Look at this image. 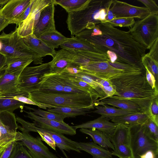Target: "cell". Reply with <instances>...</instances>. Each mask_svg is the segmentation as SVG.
<instances>
[{"label": "cell", "mask_w": 158, "mask_h": 158, "mask_svg": "<svg viewBox=\"0 0 158 158\" xmlns=\"http://www.w3.org/2000/svg\"><path fill=\"white\" fill-rule=\"evenodd\" d=\"M10 24V22L4 18L0 14V33Z\"/></svg>", "instance_id": "db71d44e"}, {"label": "cell", "mask_w": 158, "mask_h": 158, "mask_svg": "<svg viewBox=\"0 0 158 158\" xmlns=\"http://www.w3.org/2000/svg\"><path fill=\"white\" fill-rule=\"evenodd\" d=\"M9 0H0V6H2L5 5Z\"/></svg>", "instance_id": "91938a15"}, {"label": "cell", "mask_w": 158, "mask_h": 158, "mask_svg": "<svg viewBox=\"0 0 158 158\" xmlns=\"http://www.w3.org/2000/svg\"></svg>", "instance_id": "03108f58"}, {"label": "cell", "mask_w": 158, "mask_h": 158, "mask_svg": "<svg viewBox=\"0 0 158 158\" xmlns=\"http://www.w3.org/2000/svg\"><path fill=\"white\" fill-rule=\"evenodd\" d=\"M107 118L113 123L129 126L143 124L149 117L146 113H132L124 116Z\"/></svg>", "instance_id": "603a6c76"}, {"label": "cell", "mask_w": 158, "mask_h": 158, "mask_svg": "<svg viewBox=\"0 0 158 158\" xmlns=\"http://www.w3.org/2000/svg\"></svg>", "instance_id": "003e7915"}, {"label": "cell", "mask_w": 158, "mask_h": 158, "mask_svg": "<svg viewBox=\"0 0 158 158\" xmlns=\"http://www.w3.org/2000/svg\"><path fill=\"white\" fill-rule=\"evenodd\" d=\"M61 158H64L62 156H60Z\"/></svg>", "instance_id": "6125c7cd"}, {"label": "cell", "mask_w": 158, "mask_h": 158, "mask_svg": "<svg viewBox=\"0 0 158 158\" xmlns=\"http://www.w3.org/2000/svg\"><path fill=\"white\" fill-rule=\"evenodd\" d=\"M22 38L25 44L41 57L47 56L54 57L56 52L55 49L49 47L33 33Z\"/></svg>", "instance_id": "d6986e66"}, {"label": "cell", "mask_w": 158, "mask_h": 158, "mask_svg": "<svg viewBox=\"0 0 158 158\" xmlns=\"http://www.w3.org/2000/svg\"><path fill=\"white\" fill-rule=\"evenodd\" d=\"M56 52L63 58L81 66L91 62L110 61L106 54L98 52L83 50L69 51L62 49Z\"/></svg>", "instance_id": "4fadbf2b"}, {"label": "cell", "mask_w": 158, "mask_h": 158, "mask_svg": "<svg viewBox=\"0 0 158 158\" xmlns=\"http://www.w3.org/2000/svg\"><path fill=\"white\" fill-rule=\"evenodd\" d=\"M78 148L90 154L92 158H113L111 152L94 142H77Z\"/></svg>", "instance_id": "7402d4cb"}, {"label": "cell", "mask_w": 158, "mask_h": 158, "mask_svg": "<svg viewBox=\"0 0 158 158\" xmlns=\"http://www.w3.org/2000/svg\"><path fill=\"white\" fill-rule=\"evenodd\" d=\"M147 53L158 61V39L156 40Z\"/></svg>", "instance_id": "681fc988"}, {"label": "cell", "mask_w": 158, "mask_h": 158, "mask_svg": "<svg viewBox=\"0 0 158 158\" xmlns=\"http://www.w3.org/2000/svg\"><path fill=\"white\" fill-rule=\"evenodd\" d=\"M114 149L112 152V155L119 158H133L129 145L125 144H120L114 146Z\"/></svg>", "instance_id": "f35d334b"}, {"label": "cell", "mask_w": 158, "mask_h": 158, "mask_svg": "<svg viewBox=\"0 0 158 158\" xmlns=\"http://www.w3.org/2000/svg\"><path fill=\"white\" fill-rule=\"evenodd\" d=\"M141 60L143 65H146L154 76L156 80V85L158 87V61L147 53L142 57Z\"/></svg>", "instance_id": "74e56055"}, {"label": "cell", "mask_w": 158, "mask_h": 158, "mask_svg": "<svg viewBox=\"0 0 158 158\" xmlns=\"http://www.w3.org/2000/svg\"><path fill=\"white\" fill-rule=\"evenodd\" d=\"M33 60L28 57H17L7 59V64L3 68L6 73L23 71L31 62Z\"/></svg>", "instance_id": "f546056e"}, {"label": "cell", "mask_w": 158, "mask_h": 158, "mask_svg": "<svg viewBox=\"0 0 158 158\" xmlns=\"http://www.w3.org/2000/svg\"><path fill=\"white\" fill-rule=\"evenodd\" d=\"M14 96L12 95L0 96V112L7 111L13 113L19 108L23 111L25 104L14 99Z\"/></svg>", "instance_id": "1f68e13d"}, {"label": "cell", "mask_w": 158, "mask_h": 158, "mask_svg": "<svg viewBox=\"0 0 158 158\" xmlns=\"http://www.w3.org/2000/svg\"><path fill=\"white\" fill-rule=\"evenodd\" d=\"M100 87L106 95V97L105 98L111 97L114 95L115 93V89L112 84L109 86H100Z\"/></svg>", "instance_id": "816d5d0a"}, {"label": "cell", "mask_w": 158, "mask_h": 158, "mask_svg": "<svg viewBox=\"0 0 158 158\" xmlns=\"http://www.w3.org/2000/svg\"><path fill=\"white\" fill-rule=\"evenodd\" d=\"M80 131L89 135L94 142L104 149L110 148L114 150V147L110 141L108 135L99 130L94 129L80 128Z\"/></svg>", "instance_id": "cb8c5ba5"}, {"label": "cell", "mask_w": 158, "mask_h": 158, "mask_svg": "<svg viewBox=\"0 0 158 158\" xmlns=\"http://www.w3.org/2000/svg\"><path fill=\"white\" fill-rule=\"evenodd\" d=\"M145 69V76L147 81L148 84L153 89L158 90V87L156 85L155 79L148 69L146 65H143Z\"/></svg>", "instance_id": "c3c4849f"}, {"label": "cell", "mask_w": 158, "mask_h": 158, "mask_svg": "<svg viewBox=\"0 0 158 158\" xmlns=\"http://www.w3.org/2000/svg\"><path fill=\"white\" fill-rule=\"evenodd\" d=\"M17 141L14 140L6 148L0 158H9Z\"/></svg>", "instance_id": "f907efd6"}, {"label": "cell", "mask_w": 158, "mask_h": 158, "mask_svg": "<svg viewBox=\"0 0 158 158\" xmlns=\"http://www.w3.org/2000/svg\"><path fill=\"white\" fill-rule=\"evenodd\" d=\"M28 98L44 107L83 108L98 105L99 99L89 93H45L36 91L28 94Z\"/></svg>", "instance_id": "3957f363"}, {"label": "cell", "mask_w": 158, "mask_h": 158, "mask_svg": "<svg viewBox=\"0 0 158 158\" xmlns=\"http://www.w3.org/2000/svg\"><path fill=\"white\" fill-rule=\"evenodd\" d=\"M114 88V95L109 97L130 100L138 104L143 113L149 116L152 100L158 97V90L152 89L148 82L145 71L125 72L108 79Z\"/></svg>", "instance_id": "7a4b0ae2"}, {"label": "cell", "mask_w": 158, "mask_h": 158, "mask_svg": "<svg viewBox=\"0 0 158 158\" xmlns=\"http://www.w3.org/2000/svg\"><path fill=\"white\" fill-rule=\"evenodd\" d=\"M45 93H81V89L68 84L59 74L48 73L36 86L35 91Z\"/></svg>", "instance_id": "9c48e42d"}, {"label": "cell", "mask_w": 158, "mask_h": 158, "mask_svg": "<svg viewBox=\"0 0 158 158\" xmlns=\"http://www.w3.org/2000/svg\"><path fill=\"white\" fill-rule=\"evenodd\" d=\"M144 124L149 136L152 139L158 142V125L150 118Z\"/></svg>", "instance_id": "b9f144b4"}, {"label": "cell", "mask_w": 158, "mask_h": 158, "mask_svg": "<svg viewBox=\"0 0 158 158\" xmlns=\"http://www.w3.org/2000/svg\"><path fill=\"white\" fill-rule=\"evenodd\" d=\"M156 158H158V156H157Z\"/></svg>", "instance_id": "be15d7a7"}, {"label": "cell", "mask_w": 158, "mask_h": 158, "mask_svg": "<svg viewBox=\"0 0 158 158\" xmlns=\"http://www.w3.org/2000/svg\"><path fill=\"white\" fill-rule=\"evenodd\" d=\"M9 158H33L26 148L17 141Z\"/></svg>", "instance_id": "ab89813d"}, {"label": "cell", "mask_w": 158, "mask_h": 158, "mask_svg": "<svg viewBox=\"0 0 158 158\" xmlns=\"http://www.w3.org/2000/svg\"><path fill=\"white\" fill-rule=\"evenodd\" d=\"M70 61L61 56L56 51L54 57L50 62L51 73L59 74L68 66Z\"/></svg>", "instance_id": "d590c367"}, {"label": "cell", "mask_w": 158, "mask_h": 158, "mask_svg": "<svg viewBox=\"0 0 158 158\" xmlns=\"http://www.w3.org/2000/svg\"><path fill=\"white\" fill-rule=\"evenodd\" d=\"M91 0H53L55 5H58L68 13L85 9Z\"/></svg>", "instance_id": "f1b7e54d"}, {"label": "cell", "mask_w": 158, "mask_h": 158, "mask_svg": "<svg viewBox=\"0 0 158 158\" xmlns=\"http://www.w3.org/2000/svg\"><path fill=\"white\" fill-rule=\"evenodd\" d=\"M1 142H0V143Z\"/></svg>", "instance_id": "e7e4bbea"}, {"label": "cell", "mask_w": 158, "mask_h": 158, "mask_svg": "<svg viewBox=\"0 0 158 158\" xmlns=\"http://www.w3.org/2000/svg\"><path fill=\"white\" fill-rule=\"evenodd\" d=\"M110 140L114 146L120 144L129 145L128 126L118 124L114 132L108 135Z\"/></svg>", "instance_id": "83f0119b"}, {"label": "cell", "mask_w": 158, "mask_h": 158, "mask_svg": "<svg viewBox=\"0 0 158 158\" xmlns=\"http://www.w3.org/2000/svg\"><path fill=\"white\" fill-rule=\"evenodd\" d=\"M0 53L7 59L28 57L34 64H41L43 58L28 47L16 30L9 34L3 32L0 35Z\"/></svg>", "instance_id": "5b68a950"}, {"label": "cell", "mask_w": 158, "mask_h": 158, "mask_svg": "<svg viewBox=\"0 0 158 158\" xmlns=\"http://www.w3.org/2000/svg\"><path fill=\"white\" fill-rule=\"evenodd\" d=\"M38 38L54 49L58 48L68 38L56 30L43 34Z\"/></svg>", "instance_id": "4316f807"}, {"label": "cell", "mask_w": 158, "mask_h": 158, "mask_svg": "<svg viewBox=\"0 0 158 158\" xmlns=\"http://www.w3.org/2000/svg\"><path fill=\"white\" fill-rule=\"evenodd\" d=\"M15 140H11L5 141L0 143V158L6 148L13 141ZM16 141V140H15Z\"/></svg>", "instance_id": "6f0895ef"}, {"label": "cell", "mask_w": 158, "mask_h": 158, "mask_svg": "<svg viewBox=\"0 0 158 158\" xmlns=\"http://www.w3.org/2000/svg\"><path fill=\"white\" fill-rule=\"evenodd\" d=\"M94 80L100 86H107L111 85V82L108 79H100L94 77Z\"/></svg>", "instance_id": "f5cc1de1"}, {"label": "cell", "mask_w": 158, "mask_h": 158, "mask_svg": "<svg viewBox=\"0 0 158 158\" xmlns=\"http://www.w3.org/2000/svg\"><path fill=\"white\" fill-rule=\"evenodd\" d=\"M26 114L24 116L33 120V124L38 127L52 131L62 134L73 135L76 134V130L64 122L61 123L47 119L34 114L30 110H23Z\"/></svg>", "instance_id": "8fae6325"}, {"label": "cell", "mask_w": 158, "mask_h": 158, "mask_svg": "<svg viewBox=\"0 0 158 158\" xmlns=\"http://www.w3.org/2000/svg\"><path fill=\"white\" fill-rule=\"evenodd\" d=\"M22 71L10 73L4 71L0 77V96L22 95L28 97V94L20 92L17 88L18 79Z\"/></svg>", "instance_id": "e0dca14e"}, {"label": "cell", "mask_w": 158, "mask_h": 158, "mask_svg": "<svg viewBox=\"0 0 158 158\" xmlns=\"http://www.w3.org/2000/svg\"><path fill=\"white\" fill-rule=\"evenodd\" d=\"M109 64L113 67L117 69L122 70L125 72H134L143 70L139 68H138L129 64L120 63L115 61L112 63L108 61Z\"/></svg>", "instance_id": "ee69618b"}, {"label": "cell", "mask_w": 158, "mask_h": 158, "mask_svg": "<svg viewBox=\"0 0 158 158\" xmlns=\"http://www.w3.org/2000/svg\"><path fill=\"white\" fill-rule=\"evenodd\" d=\"M94 108V106L83 108L69 107H57L48 108L47 111L63 115L65 118L74 117L79 115H85Z\"/></svg>", "instance_id": "484cf974"}, {"label": "cell", "mask_w": 158, "mask_h": 158, "mask_svg": "<svg viewBox=\"0 0 158 158\" xmlns=\"http://www.w3.org/2000/svg\"><path fill=\"white\" fill-rule=\"evenodd\" d=\"M7 64V58L3 54L0 53V71L3 70L4 68Z\"/></svg>", "instance_id": "680465c9"}, {"label": "cell", "mask_w": 158, "mask_h": 158, "mask_svg": "<svg viewBox=\"0 0 158 158\" xmlns=\"http://www.w3.org/2000/svg\"><path fill=\"white\" fill-rule=\"evenodd\" d=\"M55 5L52 0L41 11L39 21L33 31V34L37 37L43 34L56 30L54 19Z\"/></svg>", "instance_id": "2e32d148"}, {"label": "cell", "mask_w": 158, "mask_h": 158, "mask_svg": "<svg viewBox=\"0 0 158 158\" xmlns=\"http://www.w3.org/2000/svg\"><path fill=\"white\" fill-rule=\"evenodd\" d=\"M102 106H96V110L93 112L101 115L102 117L109 118L124 116L132 113L123 110L120 108L106 106L103 104Z\"/></svg>", "instance_id": "d6a6232c"}, {"label": "cell", "mask_w": 158, "mask_h": 158, "mask_svg": "<svg viewBox=\"0 0 158 158\" xmlns=\"http://www.w3.org/2000/svg\"><path fill=\"white\" fill-rule=\"evenodd\" d=\"M158 154H156L153 151L151 150L146 152L139 156V158H156Z\"/></svg>", "instance_id": "9f6ffc18"}, {"label": "cell", "mask_w": 158, "mask_h": 158, "mask_svg": "<svg viewBox=\"0 0 158 158\" xmlns=\"http://www.w3.org/2000/svg\"><path fill=\"white\" fill-rule=\"evenodd\" d=\"M149 118L158 125V97L152 101L149 109Z\"/></svg>", "instance_id": "7bdbcfd3"}, {"label": "cell", "mask_w": 158, "mask_h": 158, "mask_svg": "<svg viewBox=\"0 0 158 158\" xmlns=\"http://www.w3.org/2000/svg\"><path fill=\"white\" fill-rule=\"evenodd\" d=\"M52 0H34L31 11L26 19L19 24L15 30L19 35L23 38L33 33L42 10Z\"/></svg>", "instance_id": "30bf717a"}, {"label": "cell", "mask_w": 158, "mask_h": 158, "mask_svg": "<svg viewBox=\"0 0 158 158\" xmlns=\"http://www.w3.org/2000/svg\"><path fill=\"white\" fill-rule=\"evenodd\" d=\"M128 31L135 41L150 49L158 39V15L150 14L135 21Z\"/></svg>", "instance_id": "8992f818"}, {"label": "cell", "mask_w": 158, "mask_h": 158, "mask_svg": "<svg viewBox=\"0 0 158 158\" xmlns=\"http://www.w3.org/2000/svg\"><path fill=\"white\" fill-rule=\"evenodd\" d=\"M18 142L27 148L33 158H59L50 151L39 136L35 137L29 132H22L21 139Z\"/></svg>", "instance_id": "7c38bea8"}, {"label": "cell", "mask_w": 158, "mask_h": 158, "mask_svg": "<svg viewBox=\"0 0 158 158\" xmlns=\"http://www.w3.org/2000/svg\"><path fill=\"white\" fill-rule=\"evenodd\" d=\"M5 71L4 70H2L0 71V77L3 74V73Z\"/></svg>", "instance_id": "94428289"}, {"label": "cell", "mask_w": 158, "mask_h": 158, "mask_svg": "<svg viewBox=\"0 0 158 158\" xmlns=\"http://www.w3.org/2000/svg\"><path fill=\"white\" fill-rule=\"evenodd\" d=\"M34 0H31L30 3L24 11L18 17L14 20L12 23L15 24L17 26L24 21L30 13Z\"/></svg>", "instance_id": "f6af8a7d"}, {"label": "cell", "mask_w": 158, "mask_h": 158, "mask_svg": "<svg viewBox=\"0 0 158 158\" xmlns=\"http://www.w3.org/2000/svg\"><path fill=\"white\" fill-rule=\"evenodd\" d=\"M129 146L133 158L151 150L158 154V142L152 139L147 133L144 123L128 126Z\"/></svg>", "instance_id": "52a82bcc"}, {"label": "cell", "mask_w": 158, "mask_h": 158, "mask_svg": "<svg viewBox=\"0 0 158 158\" xmlns=\"http://www.w3.org/2000/svg\"><path fill=\"white\" fill-rule=\"evenodd\" d=\"M144 4L150 14L158 15V6L155 1L152 0H138Z\"/></svg>", "instance_id": "bcb514c9"}, {"label": "cell", "mask_w": 158, "mask_h": 158, "mask_svg": "<svg viewBox=\"0 0 158 158\" xmlns=\"http://www.w3.org/2000/svg\"><path fill=\"white\" fill-rule=\"evenodd\" d=\"M106 55L110 62L113 63L117 61V56L114 52L111 51H107L106 52Z\"/></svg>", "instance_id": "11a10c76"}, {"label": "cell", "mask_w": 158, "mask_h": 158, "mask_svg": "<svg viewBox=\"0 0 158 158\" xmlns=\"http://www.w3.org/2000/svg\"><path fill=\"white\" fill-rule=\"evenodd\" d=\"M110 10L116 18H135L141 19L150 14L145 7L135 6L117 0H112Z\"/></svg>", "instance_id": "5bb4252c"}, {"label": "cell", "mask_w": 158, "mask_h": 158, "mask_svg": "<svg viewBox=\"0 0 158 158\" xmlns=\"http://www.w3.org/2000/svg\"><path fill=\"white\" fill-rule=\"evenodd\" d=\"M59 74L66 82L70 85L88 92L99 98V100L102 98L100 94L94 89L85 82L74 78Z\"/></svg>", "instance_id": "836d02e7"}, {"label": "cell", "mask_w": 158, "mask_h": 158, "mask_svg": "<svg viewBox=\"0 0 158 158\" xmlns=\"http://www.w3.org/2000/svg\"><path fill=\"white\" fill-rule=\"evenodd\" d=\"M80 69L88 74L97 78L108 79L110 77L124 72L115 69L108 61L91 62Z\"/></svg>", "instance_id": "9a60e30c"}, {"label": "cell", "mask_w": 158, "mask_h": 158, "mask_svg": "<svg viewBox=\"0 0 158 158\" xmlns=\"http://www.w3.org/2000/svg\"><path fill=\"white\" fill-rule=\"evenodd\" d=\"M97 25L102 32L101 35H91L85 29L75 37L90 44L98 52L106 55L107 51L114 52L117 62L145 70L141 59L146 49L134 40L128 31L118 29L107 23Z\"/></svg>", "instance_id": "6da1fadb"}, {"label": "cell", "mask_w": 158, "mask_h": 158, "mask_svg": "<svg viewBox=\"0 0 158 158\" xmlns=\"http://www.w3.org/2000/svg\"><path fill=\"white\" fill-rule=\"evenodd\" d=\"M50 62L25 68L18 79V90L28 94L35 91V87L42 80L45 74L50 73Z\"/></svg>", "instance_id": "ba28073f"}, {"label": "cell", "mask_w": 158, "mask_h": 158, "mask_svg": "<svg viewBox=\"0 0 158 158\" xmlns=\"http://www.w3.org/2000/svg\"><path fill=\"white\" fill-rule=\"evenodd\" d=\"M103 104L110 105L132 113H143L138 104L130 100L107 97L98 101V105Z\"/></svg>", "instance_id": "44dd1931"}, {"label": "cell", "mask_w": 158, "mask_h": 158, "mask_svg": "<svg viewBox=\"0 0 158 158\" xmlns=\"http://www.w3.org/2000/svg\"><path fill=\"white\" fill-rule=\"evenodd\" d=\"M14 99L23 102L24 104L36 106L45 109L43 106L41 104H38L28 97L20 95L13 97Z\"/></svg>", "instance_id": "7dc6e473"}, {"label": "cell", "mask_w": 158, "mask_h": 158, "mask_svg": "<svg viewBox=\"0 0 158 158\" xmlns=\"http://www.w3.org/2000/svg\"><path fill=\"white\" fill-rule=\"evenodd\" d=\"M24 107L27 110H32L34 114L42 118L61 123L64 122V120L65 118L62 115L44 110L40 109L32 108L24 105Z\"/></svg>", "instance_id": "8d00e7d4"}, {"label": "cell", "mask_w": 158, "mask_h": 158, "mask_svg": "<svg viewBox=\"0 0 158 158\" xmlns=\"http://www.w3.org/2000/svg\"><path fill=\"white\" fill-rule=\"evenodd\" d=\"M0 142L11 140L19 141L21 138V132L15 131L6 126L0 120Z\"/></svg>", "instance_id": "e575fe53"}, {"label": "cell", "mask_w": 158, "mask_h": 158, "mask_svg": "<svg viewBox=\"0 0 158 158\" xmlns=\"http://www.w3.org/2000/svg\"><path fill=\"white\" fill-rule=\"evenodd\" d=\"M60 74L84 81L94 89L101 96L102 99L106 97V94L100 88L99 85L94 80V77L88 74L81 69L75 74H69L63 73H60Z\"/></svg>", "instance_id": "4dcf8cb0"}, {"label": "cell", "mask_w": 158, "mask_h": 158, "mask_svg": "<svg viewBox=\"0 0 158 158\" xmlns=\"http://www.w3.org/2000/svg\"><path fill=\"white\" fill-rule=\"evenodd\" d=\"M135 22V19L133 18H115L106 23L114 27H131Z\"/></svg>", "instance_id": "60d3db41"}, {"label": "cell", "mask_w": 158, "mask_h": 158, "mask_svg": "<svg viewBox=\"0 0 158 158\" xmlns=\"http://www.w3.org/2000/svg\"><path fill=\"white\" fill-rule=\"evenodd\" d=\"M118 125L110 122L107 118L101 116L93 120L73 127L75 130L78 128L96 129L110 135L114 132Z\"/></svg>", "instance_id": "ffe728a7"}, {"label": "cell", "mask_w": 158, "mask_h": 158, "mask_svg": "<svg viewBox=\"0 0 158 158\" xmlns=\"http://www.w3.org/2000/svg\"><path fill=\"white\" fill-rule=\"evenodd\" d=\"M60 46L62 49L69 51L83 50L98 52L90 44L75 36L68 38Z\"/></svg>", "instance_id": "d4e9b609"}, {"label": "cell", "mask_w": 158, "mask_h": 158, "mask_svg": "<svg viewBox=\"0 0 158 158\" xmlns=\"http://www.w3.org/2000/svg\"><path fill=\"white\" fill-rule=\"evenodd\" d=\"M31 0H9L0 9V14L10 24L24 11L30 3Z\"/></svg>", "instance_id": "ac0fdd59"}, {"label": "cell", "mask_w": 158, "mask_h": 158, "mask_svg": "<svg viewBox=\"0 0 158 158\" xmlns=\"http://www.w3.org/2000/svg\"><path fill=\"white\" fill-rule=\"evenodd\" d=\"M104 1L91 0L87 6L79 11L68 13L66 23L71 36L85 29H92L100 23V11L105 7Z\"/></svg>", "instance_id": "277c9868"}]
</instances>
